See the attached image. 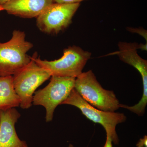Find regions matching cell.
<instances>
[{
    "mask_svg": "<svg viewBox=\"0 0 147 147\" xmlns=\"http://www.w3.org/2000/svg\"><path fill=\"white\" fill-rule=\"evenodd\" d=\"M26 36L25 32L15 30L9 40L0 42V76H13L30 62L32 57L27 53L33 45Z\"/></svg>",
    "mask_w": 147,
    "mask_h": 147,
    "instance_id": "cell-1",
    "label": "cell"
},
{
    "mask_svg": "<svg viewBox=\"0 0 147 147\" xmlns=\"http://www.w3.org/2000/svg\"><path fill=\"white\" fill-rule=\"evenodd\" d=\"M74 88L84 100L99 110L115 112L120 108V103L114 92L103 88L91 70L76 77Z\"/></svg>",
    "mask_w": 147,
    "mask_h": 147,
    "instance_id": "cell-2",
    "label": "cell"
},
{
    "mask_svg": "<svg viewBox=\"0 0 147 147\" xmlns=\"http://www.w3.org/2000/svg\"><path fill=\"white\" fill-rule=\"evenodd\" d=\"M91 56L90 52L73 45L65 49L62 57L55 60H42L35 55L32 57L38 65L48 70L52 76L76 78L83 72Z\"/></svg>",
    "mask_w": 147,
    "mask_h": 147,
    "instance_id": "cell-3",
    "label": "cell"
},
{
    "mask_svg": "<svg viewBox=\"0 0 147 147\" xmlns=\"http://www.w3.org/2000/svg\"><path fill=\"white\" fill-rule=\"evenodd\" d=\"M52 76L48 70L37 64L32 57L27 66L13 76V85L23 109L30 108L36 90Z\"/></svg>",
    "mask_w": 147,
    "mask_h": 147,
    "instance_id": "cell-4",
    "label": "cell"
},
{
    "mask_svg": "<svg viewBox=\"0 0 147 147\" xmlns=\"http://www.w3.org/2000/svg\"><path fill=\"white\" fill-rule=\"evenodd\" d=\"M63 104L73 105L79 108L87 119L102 125L106 131V136L111 138L115 144H119L116 126L126 121V117L123 113L104 111L95 108L84 100L74 88L62 103L61 105Z\"/></svg>",
    "mask_w": 147,
    "mask_h": 147,
    "instance_id": "cell-5",
    "label": "cell"
},
{
    "mask_svg": "<svg viewBox=\"0 0 147 147\" xmlns=\"http://www.w3.org/2000/svg\"><path fill=\"white\" fill-rule=\"evenodd\" d=\"M75 79L74 77L53 76L46 87L35 92L32 104L45 108L47 122L53 120L55 109L61 105L74 88Z\"/></svg>",
    "mask_w": 147,
    "mask_h": 147,
    "instance_id": "cell-6",
    "label": "cell"
},
{
    "mask_svg": "<svg viewBox=\"0 0 147 147\" xmlns=\"http://www.w3.org/2000/svg\"><path fill=\"white\" fill-rule=\"evenodd\" d=\"M80 5V3H53L37 17V27L45 33L57 34L71 24Z\"/></svg>",
    "mask_w": 147,
    "mask_h": 147,
    "instance_id": "cell-7",
    "label": "cell"
},
{
    "mask_svg": "<svg viewBox=\"0 0 147 147\" xmlns=\"http://www.w3.org/2000/svg\"><path fill=\"white\" fill-rule=\"evenodd\" d=\"M20 117L15 108L0 110V147H28L16 133L15 124Z\"/></svg>",
    "mask_w": 147,
    "mask_h": 147,
    "instance_id": "cell-8",
    "label": "cell"
},
{
    "mask_svg": "<svg viewBox=\"0 0 147 147\" xmlns=\"http://www.w3.org/2000/svg\"><path fill=\"white\" fill-rule=\"evenodd\" d=\"M53 3V0H13L1 6L9 14L31 18H37Z\"/></svg>",
    "mask_w": 147,
    "mask_h": 147,
    "instance_id": "cell-9",
    "label": "cell"
},
{
    "mask_svg": "<svg viewBox=\"0 0 147 147\" xmlns=\"http://www.w3.org/2000/svg\"><path fill=\"white\" fill-rule=\"evenodd\" d=\"M139 45L136 42H120L117 53L120 59L133 66L140 74L143 80V95L147 94V61L141 57L138 53Z\"/></svg>",
    "mask_w": 147,
    "mask_h": 147,
    "instance_id": "cell-10",
    "label": "cell"
},
{
    "mask_svg": "<svg viewBox=\"0 0 147 147\" xmlns=\"http://www.w3.org/2000/svg\"><path fill=\"white\" fill-rule=\"evenodd\" d=\"M20 104L13 87V76H0V110L15 108Z\"/></svg>",
    "mask_w": 147,
    "mask_h": 147,
    "instance_id": "cell-11",
    "label": "cell"
},
{
    "mask_svg": "<svg viewBox=\"0 0 147 147\" xmlns=\"http://www.w3.org/2000/svg\"><path fill=\"white\" fill-rule=\"evenodd\" d=\"M127 30L128 31L131 32L136 33L140 34V35L142 36L144 38H145L147 41V31L145 30V29L143 28H134L128 27L127 28Z\"/></svg>",
    "mask_w": 147,
    "mask_h": 147,
    "instance_id": "cell-12",
    "label": "cell"
},
{
    "mask_svg": "<svg viewBox=\"0 0 147 147\" xmlns=\"http://www.w3.org/2000/svg\"><path fill=\"white\" fill-rule=\"evenodd\" d=\"M54 3H76L86 0H53Z\"/></svg>",
    "mask_w": 147,
    "mask_h": 147,
    "instance_id": "cell-13",
    "label": "cell"
},
{
    "mask_svg": "<svg viewBox=\"0 0 147 147\" xmlns=\"http://www.w3.org/2000/svg\"><path fill=\"white\" fill-rule=\"evenodd\" d=\"M136 146L137 147H147V137L145 135L143 138L140 139Z\"/></svg>",
    "mask_w": 147,
    "mask_h": 147,
    "instance_id": "cell-14",
    "label": "cell"
},
{
    "mask_svg": "<svg viewBox=\"0 0 147 147\" xmlns=\"http://www.w3.org/2000/svg\"><path fill=\"white\" fill-rule=\"evenodd\" d=\"M102 147H113V141L110 137L106 136V141L105 144Z\"/></svg>",
    "mask_w": 147,
    "mask_h": 147,
    "instance_id": "cell-15",
    "label": "cell"
},
{
    "mask_svg": "<svg viewBox=\"0 0 147 147\" xmlns=\"http://www.w3.org/2000/svg\"><path fill=\"white\" fill-rule=\"evenodd\" d=\"M11 1H13V0H0V5H2L3 4L6 3L8 2Z\"/></svg>",
    "mask_w": 147,
    "mask_h": 147,
    "instance_id": "cell-16",
    "label": "cell"
},
{
    "mask_svg": "<svg viewBox=\"0 0 147 147\" xmlns=\"http://www.w3.org/2000/svg\"><path fill=\"white\" fill-rule=\"evenodd\" d=\"M3 10L2 7L1 5H0V11H2Z\"/></svg>",
    "mask_w": 147,
    "mask_h": 147,
    "instance_id": "cell-17",
    "label": "cell"
},
{
    "mask_svg": "<svg viewBox=\"0 0 147 147\" xmlns=\"http://www.w3.org/2000/svg\"><path fill=\"white\" fill-rule=\"evenodd\" d=\"M68 147H74V146L73 145L71 144H70L69 145Z\"/></svg>",
    "mask_w": 147,
    "mask_h": 147,
    "instance_id": "cell-18",
    "label": "cell"
}]
</instances>
